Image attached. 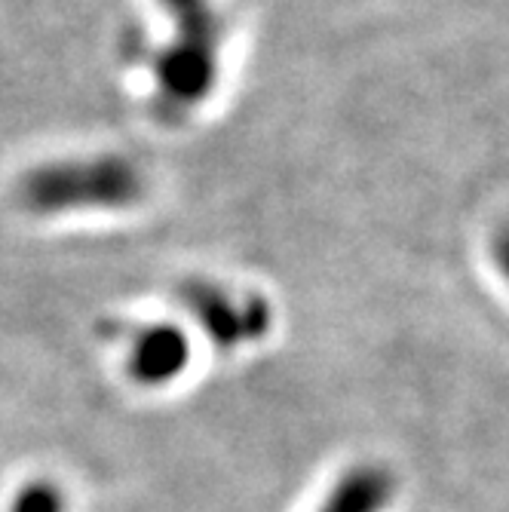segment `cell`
Wrapping results in <instances>:
<instances>
[{"instance_id":"52a82bcc","label":"cell","mask_w":509,"mask_h":512,"mask_svg":"<svg viewBox=\"0 0 509 512\" xmlns=\"http://www.w3.org/2000/svg\"><path fill=\"white\" fill-rule=\"evenodd\" d=\"M491 258H494L497 270L503 273V279L509 283V224H503L497 234H494V240H491Z\"/></svg>"},{"instance_id":"7a4b0ae2","label":"cell","mask_w":509,"mask_h":512,"mask_svg":"<svg viewBox=\"0 0 509 512\" xmlns=\"http://www.w3.org/2000/svg\"><path fill=\"white\" fill-rule=\"evenodd\" d=\"M148 194V175L123 154L65 157L28 169L16 184V203L28 215L56 218L71 212H120Z\"/></svg>"},{"instance_id":"8992f818","label":"cell","mask_w":509,"mask_h":512,"mask_svg":"<svg viewBox=\"0 0 509 512\" xmlns=\"http://www.w3.org/2000/svg\"><path fill=\"white\" fill-rule=\"evenodd\" d=\"M10 512H65V497L50 482H34L13 500Z\"/></svg>"},{"instance_id":"277c9868","label":"cell","mask_w":509,"mask_h":512,"mask_svg":"<svg viewBox=\"0 0 509 512\" xmlns=\"http://www.w3.org/2000/svg\"><path fill=\"white\" fill-rule=\"evenodd\" d=\"M191 344L169 322L138 329L129 341V375L142 384H166L188 368Z\"/></svg>"},{"instance_id":"3957f363","label":"cell","mask_w":509,"mask_h":512,"mask_svg":"<svg viewBox=\"0 0 509 512\" xmlns=\"http://www.w3.org/2000/svg\"><path fill=\"white\" fill-rule=\"evenodd\" d=\"M178 301L191 310V316L218 347L255 341L270 325V307L261 295H234L218 283H206V279L184 283L178 289Z\"/></svg>"},{"instance_id":"5b68a950","label":"cell","mask_w":509,"mask_h":512,"mask_svg":"<svg viewBox=\"0 0 509 512\" xmlns=\"http://www.w3.org/2000/svg\"><path fill=\"white\" fill-rule=\"evenodd\" d=\"M393 497V476L381 467L350 470L335 491L319 506V512H384Z\"/></svg>"},{"instance_id":"6da1fadb","label":"cell","mask_w":509,"mask_h":512,"mask_svg":"<svg viewBox=\"0 0 509 512\" xmlns=\"http://www.w3.org/2000/svg\"><path fill=\"white\" fill-rule=\"evenodd\" d=\"M172 22L169 40L151 56L154 114L163 123L188 120L221 74L224 19L215 0H157Z\"/></svg>"}]
</instances>
